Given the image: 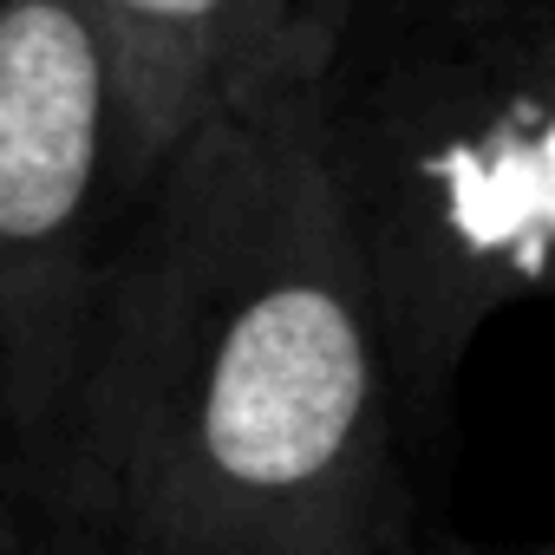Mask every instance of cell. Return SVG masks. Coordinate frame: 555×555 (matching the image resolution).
I'll return each instance as SVG.
<instances>
[{
    "mask_svg": "<svg viewBox=\"0 0 555 555\" xmlns=\"http://www.w3.org/2000/svg\"><path fill=\"white\" fill-rule=\"evenodd\" d=\"M288 8H295V40H301V60H308V73L321 79L327 47H334V34H340V21H347L353 0H288Z\"/></svg>",
    "mask_w": 555,
    "mask_h": 555,
    "instance_id": "cell-7",
    "label": "cell"
},
{
    "mask_svg": "<svg viewBox=\"0 0 555 555\" xmlns=\"http://www.w3.org/2000/svg\"><path fill=\"white\" fill-rule=\"evenodd\" d=\"M399 555H477V548H464V542H444V548H399Z\"/></svg>",
    "mask_w": 555,
    "mask_h": 555,
    "instance_id": "cell-8",
    "label": "cell"
},
{
    "mask_svg": "<svg viewBox=\"0 0 555 555\" xmlns=\"http://www.w3.org/2000/svg\"><path fill=\"white\" fill-rule=\"evenodd\" d=\"M314 99L431 438L477 334L555 301V0H353Z\"/></svg>",
    "mask_w": 555,
    "mask_h": 555,
    "instance_id": "cell-2",
    "label": "cell"
},
{
    "mask_svg": "<svg viewBox=\"0 0 555 555\" xmlns=\"http://www.w3.org/2000/svg\"><path fill=\"white\" fill-rule=\"evenodd\" d=\"M92 14L118 60L138 190L216 112L274 79H314L288 0H92Z\"/></svg>",
    "mask_w": 555,
    "mask_h": 555,
    "instance_id": "cell-4",
    "label": "cell"
},
{
    "mask_svg": "<svg viewBox=\"0 0 555 555\" xmlns=\"http://www.w3.org/2000/svg\"><path fill=\"white\" fill-rule=\"evenodd\" d=\"M40 496L138 555H399L405 405L314 79L138 190Z\"/></svg>",
    "mask_w": 555,
    "mask_h": 555,
    "instance_id": "cell-1",
    "label": "cell"
},
{
    "mask_svg": "<svg viewBox=\"0 0 555 555\" xmlns=\"http://www.w3.org/2000/svg\"><path fill=\"white\" fill-rule=\"evenodd\" d=\"M34 470H27V451H21V425H14V392H8V366H0V542L14 535V522L27 516L34 503Z\"/></svg>",
    "mask_w": 555,
    "mask_h": 555,
    "instance_id": "cell-6",
    "label": "cell"
},
{
    "mask_svg": "<svg viewBox=\"0 0 555 555\" xmlns=\"http://www.w3.org/2000/svg\"><path fill=\"white\" fill-rule=\"evenodd\" d=\"M0 555H138V548H125L118 535H105L79 509H66L53 496H34L27 516L14 522V535L0 542Z\"/></svg>",
    "mask_w": 555,
    "mask_h": 555,
    "instance_id": "cell-5",
    "label": "cell"
},
{
    "mask_svg": "<svg viewBox=\"0 0 555 555\" xmlns=\"http://www.w3.org/2000/svg\"><path fill=\"white\" fill-rule=\"evenodd\" d=\"M516 555H555V542H535V548H516Z\"/></svg>",
    "mask_w": 555,
    "mask_h": 555,
    "instance_id": "cell-9",
    "label": "cell"
},
{
    "mask_svg": "<svg viewBox=\"0 0 555 555\" xmlns=\"http://www.w3.org/2000/svg\"><path fill=\"white\" fill-rule=\"evenodd\" d=\"M131 203V125L92 0H0V366L34 490Z\"/></svg>",
    "mask_w": 555,
    "mask_h": 555,
    "instance_id": "cell-3",
    "label": "cell"
}]
</instances>
